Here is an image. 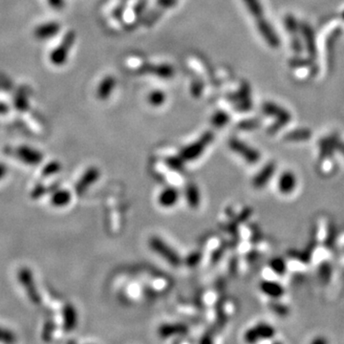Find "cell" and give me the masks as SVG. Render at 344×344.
Segmentation results:
<instances>
[{"label": "cell", "instance_id": "cell-1", "mask_svg": "<svg viewBox=\"0 0 344 344\" xmlns=\"http://www.w3.org/2000/svg\"><path fill=\"white\" fill-rule=\"evenodd\" d=\"M262 111L265 115L273 117L277 120L275 125L269 129V132L271 134L278 132L280 129L287 126L292 120V115L285 108H281L279 105L271 102H267L263 105Z\"/></svg>", "mask_w": 344, "mask_h": 344}, {"label": "cell", "instance_id": "cell-2", "mask_svg": "<svg viewBox=\"0 0 344 344\" xmlns=\"http://www.w3.org/2000/svg\"><path fill=\"white\" fill-rule=\"evenodd\" d=\"M149 244H150L151 250L154 253H156L161 258H164L172 266L178 267L181 265V263H182L181 257L162 238L158 236L151 237Z\"/></svg>", "mask_w": 344, "mask_h": 344}, {"label": "cell", "instance_id": "cell-3", "mask_svg": "<svg viewBox=\"0 0 344 344\" xmlns=\"http://www.w3.org/2000/svg\"><path fill=\"white\" fill-rule=\"evenodd\" d=\"M215 136L214 133L211 131H208L204 133L201 138L196 141L194 144L184 148L180 152V157L185 161V162H193L199 158L207 147L213 142Z\"/></svg>", "mask_w": 344, "mask_h": 344}, {"label": "cell", "instance_id": "cell-4", "mask_svg": "<svg viewBox=\"0 0 344 344\" xmlns=\"http://www.w3.org/2000/svg\"><path fill=\"white\" fill-rule=\"evenodd\" d=\"M76 41V34L74 31L67 32L57 48H55L50 54V62L55 66L64 64L68 59L69 52Z\"/></svg>", "mask_w": 344, "mask_h": 344}, {"label": "cell", "instance_id": "cell-5", "mask_svg": "<svg viewBox=\"0 0 344 344\" xmlns=\"http://www.w3.org/2000/svg\"><path fill=\"white\" fill-rule=\"evenodd\" d=\"M18 278L19 281L22 284V287L24 288L26 295L28 296L29 300L31 302H33L34 304L38 305L41 304L42 302V297L41 294L36 286V282L33 277V273L31 270H29L28 268L24 267L22 268L19 271L18 274Z\"/></svg>", "mask_w": 344, "mask_h": 344}, {"label": "cell", "instance_id": "cell-6", "mask_svg": "<svg viewBox=\"0 0 344 344\" xmlns=\"http://www.w3.org/2000/svg\"><path fill=\"white\" fill-rule=\"evenodd\" d=\"M229 147L232 150L241 156L248 164L256 165L261 158L260 153L254 148H251L244 142L238 140L236 138H232L229 141Z\"/></svg>", "mask_w": 344, "mask_h": 344}, {"label": "cell", "instance_id": "cell-7", "mask_svg": "<svg viewBox=\"0 0 344 344\" xmlns=\"http://www.w3.org/2000/svg\"><path fill=\"white\" fill-rule=\"evenodd\" d=\"M276 335L275 328L268 323H259L256 327L246 331L244 340L246 343L254 344L259 340H269L274 338Z\"/></svg>", "mask_w": 344, "mask_h": 344}, {"label": "cell", "instance_id": "cell-8", "mask_svg": "<svg viewBox=\"0 0 344 344\" xmlns=\"http://www.w3.org/2000/svg\"><path fill=\"white\" fill-rule=\"evenodd\" d=\"M257 26L258 32L264 39V41L269 44L270 47L277 49L280 46V36L278 35L277 31L274 29L272 24L264 18L257 20Z\"/></svg>", "mask_w": 344, "mask_h": 344}, {"label": "cell", "instance_id": "cell-9", "mask_svg": "<svg viewBox=\"0 0 344 344\" xmlns=\"http://www.w3.org/2000/svg\"><path fill=\"white\" fill-rule=\"evenodd\" d=\"M230 101L236 105V108L240 111H249L252 109L253 102L251 100V87L245 83L243 84L238 92L230 95Z\"/></svg>", "mask_w": 344, "mask_h": 344}, {"label": "cell", "instance_id": "cell-10", "mask_svg": "<svg viewBox=\"0 0 344 344\" xmlns=\"http://www.w3.org/2000/svg\"><path fill=\"white\" fill-rule=\"evenodd\" d=\"M101 172L96 167H90L86 170L83 176L75 185V193L81 196L86 193V191L100 178Z\"/></svg>", "mask_w": 344, "mask_h": 344}, {"label": "cell", "instance_id": "cell-11", "mask_svg": "<svg viewBox=\"0 0 344 344\" xmlns=\"http://www.w3.org/2000/svg\"><path fill=\"white\" fill-rule=\"evenodd\" d=\"M15 155L22 161V163L29 166H38L43 160V153L33 148L22 146L17 149Z\"/></svg>", "mask_w": 344, "mask_h": 344}, {"label": "cell", "instance_id": "cell-12", "mask_svg": "<svg viewBox=\"0 0 344 344\" xmlns=\"http://www.w3.org/2000/svg\"><path fill=\"white\" fill-rule=\"evenodd\" d=\"M277 171V165L274 162L266 164L262 170L253 179L254 188L260 190L267 186V184L272 180L275 172Z\"/></svg>", "mask_w": 344, "mask_h": 344}, {"label": "cell", "instance_id": "cell-13", "mask_svg": "<svg viewBox=\"0 0 344 344\" xmlns=\"http://www.w3.org/2000/svg\"><path fill=\"white\" fill-rule=\"evenodd\" d=\"M64 330L66 333L73 332L78 325V312L73 304L66 303L63 308Z\"/></svg>", "mask_w": 344, "mask_h": 344}, {"label": "cell", "instance_id": "cell-14", "mask_svg": "<svg viewBox=\"0 0 344 344\" xmlns=\"http://www.w3.org/2000/svg\"><path fill=\"white\" fill-rule=\"evenodd\" d=\"M261 292L272 300H279L285 294L284 287L277 281L264 280L260 283Z\"/></svg>", "mask_w": 344, "mask_h": 344}, {"label": "cell", "instance_id": "cell-15", "mask_svg": "<svg viewBox=\"0 0 344 344\" xmlns=\"http://www.w3.org/2000/svg\"><path fill=\"white\" fill-rule=\"evenodd\" d=\"M179 197L180 194L179 191L175 188H167L165 190H163L160 194L158 195V204L162 207V208H166V209H170L174 207L178 201H179Z\"/></svg>", "mask_w": 344, "mask_h": 344}, {"label": "cell", "instance_id": "cell-16", "mask_svg": "<svg viewBox=\"0 0 344 344\" xmlns=\"http://www.w3.org/2000/svg\"><path fill=\"white\" fill-rule=\"evenodd\" d=\"M61 30V25L58 22H51L43 23L35 29V37L38 40H48L59 34Z\"/></svg>", "mask_w": 344, "mask_h": 344}, {"label": "cell", "instance_id": "cell-17", "mask_svg": "<svg viewBox=\"0 0 344 344\" xmlns=\"http://www.w3.org/2000/svg\"><path fill=\"white\" fill-rule=\"evenodd\" d=\"M301 34L303 37V41L306 45V49L309 55L313 58L317 57V44H316V37L313 29L310 25L306 23L301 24Z\"/></svg>", "mask_w": 344, "mask_h": 344}, {"label": "cell", "instance_id": "cell-18", "mask_svg": "<svg viewBox=\"0 0 344 344\" xmlns=\"http://www.w3.org/2000/svg\"><path fill=\"white\" fill-rule=\"evenodd\" d=\"M297 177L292 172L281 173L279 179V190L280 194L284 195L291 194L297 188Z\"/></svg>", "mask_w": 344, "mask_h": 344}, {"label": "cell", "instance_id": "cell-19", "mask_svg": "<svg viewBox=\"0 0 344 344\" xmlns=\"http://www.w3.org/2000/svg\"><path fill=\"white\" fill-rule=\"evenodd\" d=\"M140 72L154 74L162 79H171L174 76V69L170 64H146L140 68Z\"/></svg>", "mask_w": 344, "mask_h": 344}, {"label": "cell", "instance_id": "cell-20", "mask_svg": "<svg viewBox=\"0 0 344 344\" xmlns=\"http://www.w3.org/2000/svg\"><path fill=\"white\" fill-rule=\"evenodd\" d=\"M189 332L187 325L183 323H173V324H163L159 328V335L163 339L172 338V336L186 335Z\"/></svg>", "mask_w": 344, "mask_h": 344}, {"label": "cell", "instance_id": "cell-21", "mask_svg": "<svg viewBox=\"0 0 344 344\" xmlns=\"http://www.w3.org/2000/svg\"><path fill=\"white\" fill-rule=\"evenodd\" d=\"M186 200L191 209L196 210L200 207L201 204V194L200 190L194 183H189L186 188Z\"/></svg>", "mask_w": 344, "mask_h": 344}, {"label": "cell", "instance_id": "cell-22", "mask_svg": "<svg viewBox=\"0 0 344 344\" xmlns=\"http://www.w3.org/2000/svg\"><path fill=\"white\" fill-rule=\"evenodd\" d=\"M116 86V80L112 76L106 77L100 84L97 89V96L100 100L106 101L112 94V91Z\"/></svg>", "mask_w": 344, "mask_h": 344}, {"label": "cell", "instance_id": "cell-23", "mask_svg": "<svg viewBox=\"0 0 344 344\" xmlns=\"http://www.w3.org/2000/svg\"><path fill=\"white\" fill-rule=\"evenodd\" d=\"M71 198H72V195L69 191L58 189L52 193L50 202L52 206L56 208H63L70 203Z\"/></svg>", "mask_w": 344, "mask_h": 344}, {"label": "cell", "instance_id": "cell-24", "mask_svg": "<svg viewBox=\"0 0 344 344\" xmlns=\"http://www.w3.org/2000/svg\"><path fill=\"white\" fill-rule=\"evenodd\" d=\"M60 188V184L57 182V183H54L50 186H44L43 184H38L31 192V198L34 199V200H37L41 197L44 196L45 194H50V193H53L55 192L56 190H58Z\"/></svg>", "mask_w": 344, "mask_h": 344}, {"label": "cell", "instance_id": "cell-25", "mask_svg": "<svg viewBox=\"0 0 344 344\" xmlns=\"http://www.w3.org/2000/svg\"><path fill=\"white\" fill-rule=\"evenodd\" d=\"M249 12L255 19H261L264 15V9L260 0H243Z\"/></svg>", "mask_w": 344, "mask_h": 344}, {"label": "cell", "instance_id": "cell-26", "mask_svg": "<svg viewBox=\"0 0 344 344\" xmlns=\"http://www.w3.org/2000/svg\"><path fill=\"white\" fill-rule=\"evenodd\" d=\"M311 137V131L308 129H297L286 135V140L293 142H301L309 140Z\"/></svg>", "mask_w": 344, "mask_h": 344}, {"label": "cell", "instance_id": "cell-27", "mask_svg": "<svg viewBox=\"0 0 344 344\" xmlns=\"http://www.w3.org/2000/svg\"><path fill=\"white\" fill-rule=\"evenodd\" d=\"M284 22H285V27L289 34H291L292 36H296L299 33L301 29V24L298 22L297 19L293 15H287L284 19Z\"/></svg>", "mask_w": 344, "mask_h": 344}, {"label": "cell", "instance_id": "cell-28", "mask_svg": "<svg viewBox=\"0 0 344 344\" xmlns=\"http://www.w3.org/2000/svg\"><path fill=\"white\" fill-rule=\"evenodd\" d=\"M230 121V116L224 112V111H218L212 118V124L215 126V128H223L225 127Z\"/></svg>", "mask_w": 344, "mask_h": 344}, {"label": "cell", "instance_id": "cell-29", "mask_svg": "<svg viewBox=\"0 0 344 344\" xmlns=\"http://www.w3.org/2000/svg\"><path fill=\"white\" fill-rule=\"evenodd\" d=\"M270 267L277 275L280 276L284 275L287 271L286 262L284 261V259L280 258H273L270 262Z\"/></svg>", "mask_w": 344, "mask_h": 344}, {"label": "cell", "instance_id": "cell-30", "mask_svg": "<svg viewBox=\"0 0 344 344\" xmlns=\"http://www.w3.org/2000/svg\"><path fill=\"white\" fill-rule=\"evenodd\" d=\"M62 170V165L60 162L58 161H52L50 163H48L43 169L42 175L43 177H49L51 175L57 174L61 172Z\"/></svg>", "mask_w": 344, "mask_h": 344}, {"label": "cell", "instance_id": "cell-31", "mask_svg": "<svg viewBox=\"0 0 344 344\" xmlns=\"http://www.w3.org/2000/svg\"><path fill=\"white\" fill-rule=\"evenodd\" d=\"M56 327H57L56 323H55V322H53L52 320H49V321H47L45 322L44 326H43V341H45V342L52 341L54 333H55V330H56Z\"/></svg>", "mask_w": 344, "mask_h": 344}, {"label": "cell", "instance_id": "cell-32", "mask_svg": "<svg viewBox=\"0 0 344 344\" xmlns=\"http://www.w3.org/2000/svg\"><path fill=\"white\" fill-rule=\"evenodd\" d=\"M149 102L154 107L162 106L166 102V95L163 91H153L149 96Z\"/></svg>", "mask_w": 344, "mask_h": 344}, {"label": "cell", "instance_id": "cell-33", "mask_svg": "<svg viewBox=\"0 0 344 344\" xmlns=\"http://www.w3.org/2000/svg\"><path fill=\"white\" fill-rule=\"evenodd\" d=\"M185 161L181 157H170L167 160V164L172 168V170L181 172L184 170Z\"/></svg>", "mask_w": 344, "mask_h": 344}, {"label": "cell", "instance_id": "cell-34", "mask_svg": "<svg viewBox=\"0 0 344 344\" xmlns=\"http://www.w3.org/2000/svg\"><path fill=\"white\" fill-rule=\"evenodd\" d=\"M271 309L280 317H286L289 314V309L284 305L279 302H272L271 303Z\"/></svg>", "mask_w": 344, "mask_h": 344}, {"label": "cell", "instance_id": "cell-35", "mask_svg": "<svg viewBox=\"0 0 344 344\" xmlns=\"http://www.w3.org/2000/svg\"><path fill=\"white\" fill-rule=\"evenodd\" d=\"M15 340H16V337L13 332L0 327V342L10 344V343H14Z\"/></svg>", "mask_w": 344, "mask_h": 344}, {"label": "cell", "instance_id": "cell-36", "mask_svg": "<svg viewBox=\"0 0 344 344\" xmlns=\"http://www.w3.org/2000/svg\"><path fill=\"white\" fill-rule=\"evenodd\" d=\"M260 123L258 120H246L239 124V128L243 130H253L258 129Z\"/></svg>", "mask_w": 344, "mask_h": 344}, {"label": "cell", "instance_id": "cell-37", "mask_svg": "<svg viewBox=\"0 0 344 344\" xmlns=\"http://www.w3.org/2000/svg\"><path fill=\"white\" fill-rule=\"evenodd\" d=\"M15 106L17 109L21 110V111H25L28 108V101L26 99V97L23 94H20L16 100H15Z\"/></svg>", "mask_w": 344, "mask_h": 344}, {"label": "cell", "instance_id": "cell-38", "mask_svg": "<svg viewBox=\"0 0 344 344\" xmlns=\"http://www.w3.org/2000/svg\"><path fill=\"white\" fill-rule=\"evenodd\" d=\"M292 48H293V50L296 53H301L302 52L303 46H302V43H301L300 38L298 39L297 37L294 36V38L292 39Z\"/></svg>", "mask_w": 344, "mask_h": 344}, {"label": "cell", "instance_id": "cell-39", "mask_svg": "<svg viewBox=\"0 0 344 344\" xmlns=\"http://www.w3.org/2000/svg\"><path fill=\"white\" fill-rule=\"evenodd\" d=\"M203 90V85L199 82H194L192 85V93L194 97H199Z\"/></svg>", "mask_w": 344, "mask_h": 344}, {"label": "cell", "instance_id": "cell-40", "mask_svg": "<svg viewBox=\"0 0 344 344\" xmlns=\"http://www.w3.org/2000/svg\"><path fill=\"white\" fill-rule=\"evenodd\" d=\"M49 5L55 10H61L64 7V0H47Z\"/></svg>", "mask_w": 344, "mask_h": 344}, {"label": "cell", "instance_id": "cell-41", "mask_svg": "<svg viewBox=\"0 0 344 344\" xmlns=\"http://www.w3.org/2000/svg\"><path fill=\"white\" fill-rule=\"evenodd\" d=\"M158 4L163 8H172L177 4V0H158Z\"/></svg>", "mask_w": 344, "mask_h": 344}, {"label": "cell", "instance_id": "cell-42", "mask_svg": "<svg viewBox=\"0 0 344 344\" xmlns=\"http://www.w3.org/2000/svg\"><path fill=\"white\" fill-rule=\"evenodd\" d=\"M7 172H8V170H7L6 165H4L3 163H0V180H2L5 177Z\"/></svg>", "mask_w": 344, "mask_h": 344}, {"label": "cell", "instance_id": "cell-43", "mask_svg": "<svg viewBox=\"0 0 344 344\" xmlns=\"http://www.w3.org/2000/svg\"><path fill=\"white\" fill-rule=\"evenodd\" d=\"M338 149H339V150L341 151L342 154L344 156V143H340Z\"/></svg>", "mask_w": 344, "mask_h": 344}, {"label": "cell", "instance_id": "cell-44", "mask_svg": "<svg viewBox=\"0 0 344 344\" xmlns=\"http://www.w3.org/2000/svg\"><path fill=\"white\" fill-rule=\"evenodd\" d=\"M313 344H325V341H323V340H322V339H319V340H316V341H314V342H313Z\"/></svg>", "mask_w": 344, "mask_h": 344}, {"label": "cell", "instance_id": "cell-45", "mask_svg": "<svg viewBox=\"0 0 344 344\" xmlns=\"http://www.w3.org/2000/svg\"><path fill=\"white\" fill-rule=\"evenodd\" d=\"M343 18H344V13H343Z\"/></svg>", "mask_w": 344, "mask_h": 344}]
</instances>
